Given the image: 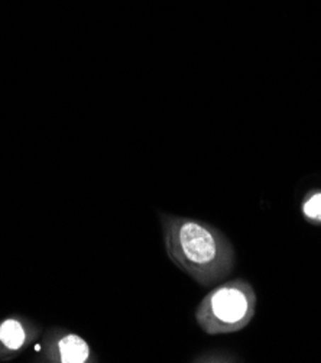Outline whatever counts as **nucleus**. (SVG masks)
<instances>
[{
	"label": "nucleus",
	"mask_w": 321,
	"mask_h": 363,
	"mask_svg": "<svg viewBox=\"0 0 321 363\" xmlns=\"http://www.w3.org/2000/svg\"><path fill=\"white\" fill-rule=\"evenodd\" d=\"M301 213L310 223L321 225V190H312L304 197Z\"/></svg>",
	"instance_id": "nucleus-5"
},
{
	"label": "nucleus",
	"mask_w": 321,
	"mask_h": 363,
	"mask_svg": "<svg viewBox=\"0 0 321 363\" xmlns=\"http://www.w3.org/2000/svg\"><path fill=\"white\" fill-rule=\"evenodd\" d=\"M257 304V291L251 282L242 278L229 279L203 297L194 317L205 335H232L254 320Z\"/></svg>",
	"instance_id": "nucleus-2"
},
{
	"label": "nucleus",
	"mask_w": 321,
	"mask_h": 363,
	"mask_svg": "<svg viewBox=\"0 0 321 363\" xmlns=\"http://www.w3.org/2000/svg\"><path fill=\"white\" fill-rule=\"evenodd\" d=\"M44 333L43 325L21 314L0 320V362H9L23 353Z\"/></svg>",
	"instance_id": "nucleus-4"
},
{
	"label": "nucleus",
	"mask_w": 321,
	"mask_h": 363,
	"mask_svg": "<svg viewBox=\"0 0 321 363\" xmlns=\"http://www.w3.org/2000/svg\"><path fill=\"white\" fill-rule=\"evenodd\" d=\"M37 360L45 363L98 362L93 347L83 336L64 328H51L41 336Z\"/></svg>",
	"instance_id": "nucleus-3"
},
{
	"label": "nucleus",
	"mask_w": 321,
	"mask_h": 363,
	"mask_svg": "<svg viewBox=\"0 0 321 363\" xmlns=\"http://www.w3.org/2000/svg\"><path fill=\"white\" fill-rule=\"evenodd\" d=\"M168 259L201 286L225 281L235 269L236 252L216 226L186 216L159 214Z\"/></svg>",
	"instance_id": "nucleus-1"
}]
</instances>
